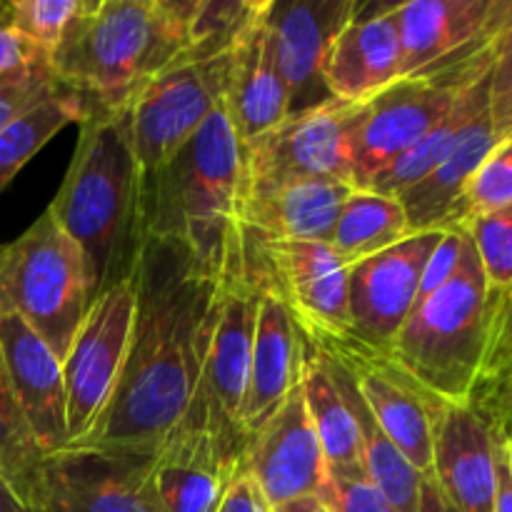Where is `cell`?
<instances>
[{"mask_svg": "<svg viewBox=\"0 0 512 512\" xmlns=\"http://www.w3.org/2000/svg\"><path fill=\"white\" fill-rule=\"evenodd\" d=\"M220 270L170 240H140L123 373L83 443L163 445L183 423L220 308Z\"/></svg>", "mask_w": 512, "mask_h": 512, "instance_id": "1", "label": "cell"}, {"mask_svg": "<svg viewBox=\"0 0 512 512\" xmlns=\"http://www.w3.org/2000/svg\"><path fill=\"white\" fill-rule=\"evenodd\" d=\"M63 185L45 213L78 245L90 303L133 273L140 250V168L123 108L88 103Z\"/></svg>", "mask_w": 512, "mask_h": 512, "instance_id": "2", "label": "cell"}, {"mask_svg": "<svg viewBox=\"0 0 512 512\" xmlns=\"http://www.w3.org/2000/svg\"><path fill=\"white\" fill-rule=\"evenodd\" d=\"M198 0H90L50 55L63 88L118 108L193 48Z\"/></svg>", "mask_w": 512, "mask_h": 512, "instance_id": "3", "label": "cell"}, {"mask_svg": "<svg viewBox=\"0 0 512 512\" xmlns=\"http://www.w3.org/2000/svg\"><path fill=\"white\" fill-rule=\"evenodd\" d=\"M243 150L223 105L140 180V240H170L208 268H223L238 223Z\"/></svg>", "mask_w": 512, "mask_h": 512, "instance_id": "4", "label": "cell"}, {"mask_svg": "<svg viewBox=\"0 0 512 512\" xmlns=\"http://www.w3.org/2000/svg\"><path fill=\"white\" fill-rule=\"evenodd\" d=\"M508 298L512 290L488 288L473 240L463 230L458 270L438 293L415 303L385 358L428 398L465 405L488 348L495 310Z\"/></svg>", "mask_w": 512, "mask_h": 512, "instance_id": "5", "label": "cell"}, {"mask_svg": "<svg viewBox=\"0 0 512 512\" xmlns=\"http://www.w3.org/2000/svg\"><path fill=\"white\" fill-rule=\"evenodd\" d=\"M258 265L248 233L235 223L220 270V308L195 393L175 430L203 435L230 463L243 453V403L258 315Z\"/></svg>", "mask_w": 512, "mask_h": 512, "instance_id": "6", "label": "cell"}, {"mask_svg": "<svg viewBox=\"0 0 512 512\" xmlns=\"http://www.w3.org/2000/svg\"><path fill=\"white\" fill-rule=\"evenodd\" d=\"M90 308L80 250L48 213L0 248V310L13 313L63 363Z\"/></svg>", "mask_w": 512, "mask_h": 512, "instance_id": "7", "label": "cell"}, {"mask_svg": "<svg viewBox=\"0 0 512 512\" xmlns=\"http://www.w3.org/2000/svg\"><path fill=\"white\" fill-rule=\"evenodd\" d=\"M508 50H512V28L483 48L435 65L425 73L395 80L390 88L375 95L365 110L355 145L353 188H368L393 160L425 138L450 113L455 100L488 75Z\"/></svg>", "mask_w": 512, "mask_h": 512, "instance_id": "8", "label": "cell"}, {"mask_svg": "<svg viewBox=\"0 0 512 512\" xmlns=\"http://www.w3.org/2000/svg\"><path fill=\"white\" fill-rule=\"evenodd\" d=\"M233 45L235 40L225 48H190L120 105L140 180L160 168L223 105Z\"/></svg>", "mask_w": 512, "mask_h": 512, "instance_id": "9", "label": "cell"}, {"mask_svg": "<svg viewBox=\"0 0 512 512\" xmlns=\"http://www.w3.org/2000/svg\"><path fill=\"white\" fill-rule=\"evenodd\" d=\"M160 445L75 443L43 455L30 512H163L153 488Z\"/></svg>", "mask_w": 512, "mask_h": 512, "instance_id": "10", "label": "cell"}, {"mask_svg": "<svg viewBox=\"0 0 512 512\" xmlns=\"http://www.w3.org/2000/svg\"><path fill=\"white\" fill-rule=\"evenodd\" d=\"M368 103L328 100L308 113L290 115L243 153L245 188L285 183L353 185L355 145Z\"/></svg>", "mask_w": 512, "mask_h": 512, "instance_id": "11", "label": "cell"}, {"mask_svg": "<svg viewBox=\"0 0 512 512\" xmlns=\"http://www.w3.org/2000/svg\"><path fill=\"white\" fill-rule=\"evenodd\" d=\"M135 313L133 275L93 298L63 360L68 445L83 443L103 415L130 345Z\"/></svg>", "mask_w": 512, "mask_h": 512, "instance_id": "12", "label": "cell"}, {"mask_svg": "<svg viewBox=\"0 0 512 512\" xmlns=\"http://www.w3.org/2000/svg\"><path fill=\"white\" fill-rule=\"evenodd\" d=\"M245 233L265 280L290 308L300 333L310 340L348 338L350 265L320 240H265Z\"/></svg>", "mask_w": 512, "mask_h": 512, "instance_id": "13", "label": "cell"}, {"mask_svg": "<svg viewBox=\"0 0 512 512\" xmlns=\"http://www.w3.org/2000/svg\"><path fill=\"white\" fill-rule=\"evenodd\" d=\"M355 10L358 0H265V35L288 93V118L333 100L325 60Z\"/></svg>", "mask_w": 512, "mask_h": 512, "instance_id": "14", "label": "cell"}, {"mask_svg": "<svg viewBox=\"0 0 512 512\" xmlns=\"http://www.w3.org/2000/svg\"><path fill=\"white\" fill-rule=\"evenodd\" d=\"M443 230L413 233L393 248L353 263L348 270V335L385 355L413 313L420 275Z\"/></svg>", "mask_w": 512, "mask_h": 512, "instance_id": "15", "label": "cell"}, {"mask_svg": "<svg viewBox=\"0 0 512 512\" xmlns=\"http://www.w3.org/2000/svg\"><path fill=\"white\" fill-rule=\"evenodd\" d=\"M305 340L343 360L345 368L353 375L365 408L370 410L385 438L400 450V455L413 465L420 478H430L433 475V413L440 400L428 398L385 355L363 348L350 335L348 338Z\"/></svg>", "mask_w": 512, "mask_h": 512, "instance_id": "16", "label": "cell"}, {"mask_svg": "<svg viewBox=\"0 0 512 512\" xmlns=\"http://www.w3.org/2000/svg\"><path fill=\"white\" fill-rule=\"evenodd\" d=\"M512 140V50L503 55L495 70V88L488 105L468 125L448 155L428 175L398 195L408 218L410 235L438 230L455 200L460 198L475 170L503 145Z\"/></svg>", "mask_w": 512, "mask_h": 512, "instance_id": "17", "label": "cell"}, {"mask_svg": "<svg viewBox=\"0 0 512 512\" xmlns=\"http://www.w3.org/2000/svg\"><path fill=\"white\" fill-rule=\"evenodd\" d=\"M238 468L253 475L273 508L298 498L323 500L328 495V465L305 410L300 383L278 413L248 435Z\"/></svg>", "mask_w": 512, "mask_h": 512, "instance_id": "18", "label": "cell"}, {"mask_svg": "<svg viewBox=\"0 0 512 512\" xmlns=\"http://www.w3.org/2000/svg\"><path fill=\"white\" fill-rule=\"evenodd\" d=\"M512 28L510 0H408L398 3L400 78L478 50Z\"/></svg>", "mask_w": 512, "mask_h": 512, "instance_id": "19", "label": "cell"}, {"mask_svg": "<svg viewBox=\"0 0 512 512\" xmlns=\"http://www.w3.org/2000/svg\"><path fill=\"white\" fill-rule=\"evenodd\" d=\"M255 265H258V260H255ZM258 280V315H255L248 388H245L243 403L245 440L278 413L280 405L298 388L300 370H303V333H300L298 323H295L293 313L283 303V298L265 280L260 265Z\"/></svg>", "mask_w": 512, "mask_h": 512, "instance_id": "20", "label": "cell"}, {"mask_svg": "<svg viewBox=\"0 0 512 512\" xmlns=\"http://www.w3.org/2000/svg\"><path fill=\"white\" fill-rule=\"evenodd\" d=\"M400 80L398 3H358L325 60V85L335 100L370 103Z\"/></svg>", "mask_w": 512, "mask_h": 512, "instance_id": "21", "label": "cell"}, {"mask_svg": "<svg viewBox=\"0 0 512 512\" xmlns=\"http://www.w3.org/2000/svg\"><path fill=\"white\" fill-rule=\"evenodd\" d=\"M0 355L30 435L45 455L68 445L63 363L13 313L0 310Z\"/></svg>", "mask_w": 512, "mask_h": 512, "instance_id": "22", "label": "cell"}, {"mask_svg": "<svg viewBox=\"0 0 512 512\" xmlns=\"http://www.w3.org/2000/svg\"><path fill=\"white\" fill-rule=\"evenodd\" d=\"M430 480L455 512H493V438L468 405L435 408Z\"/></svg>", "mask_w": 512, "mask_h": 512, "instance_id": "23", "label": "cell"}, {"mask_svg": "<svg viewBox=\"0 0 512 512\" xmlns=\"http://www.w3.org/2000/svg\"><path fill=\"white\" fill-rule=\"evenodd\" d=\"M263 15L265 0H260L250 23L235 38L233 65L223 98L225 115L243 153L288 118V93L270 55Z\"/></svg>", "mask_w": 512, "mask_h": 512, "instance_id": "24", "label": "cell"}, {"mask_svg": "<svg viewBox=\"0 0 512 512\" xmlns=\"http://www.w3.org/2000/svg\"><path fill=\"white\" fill-rule=\"evenodd\" d=\"M345 183H285L245 188L238 195V223L265 240H320L328 243L345 198Z\"/></svg>", "mask_w": 512, "mask_h": 512, "instance_id": "25", "label": "cell"}, {"mask_svg": "<svg viewBox=\"0 0 512 512\" xmlns=\"http://www.w3.org/2000/svg\"><path fill=\"white\" fill-rule=\"evenodd\" d=\"M238 470L203 435L173 430L158 448L153 488L163 512H213Z\"/></svg>", "mask_w": 512, "mask_h": 512, "instance_id": "26", "label": "cell"}, {"mask_svg": "<svg viewBox=\"0 0 512 512\" xmlns=\"http://www.w3.org/2000/svg\"><path fill=\"white\" fill-rule=\"evenodd\" d=\"M315 350L323 355V363L328 368L330 380L335 383L340 398L348 405L350 415L355 420L360 440V458H363V473L368 478V483L375 490H380L383 498L398 512H420V488H423L425 478H420L413 470V465L400 455V450L385 438L380 425L375 423L370 410L365 408L363 398H360L358 388H355L353 375L345 368L343 360L335 358L328 350Z\"/></svg>", "mask_w": 512, "mask_h": 512, "instance_id": "27", "label": "cell"}, {"mask_svg": "<svg viewBox=\"0 0 512 512\" xmlns=\"http://www.w3.org/2000/svg\"><path fill=\"white\" fill-rule=\"evenodd\" d=\"M305 410L313 423L315 438L325 455L330 475H365L360 440L348 405L330 380L323 355L303 338V370H300Z\"/></svg>", "mask_w": 512, "mask_h": 512, "instance_id": "28", "label": "cell"}, {"mask_svg": "<svg viewBox=\"0 0 512 512\" xmlns=\"http://www.w3.org/2000/svg\"><path fill=\"white\" fill-rule=\"evenodd\" d=\"M498 63H495V68L490 70L488 75H483L478 83L470 85V88L455 100L450 113L445 115V118L440 120V123L425 135V138H420L413 148L405 150L398 160H393V163H390L388 168H385L383 173H380L365 190H375V193L380 195L398 198L403 190H408L410 185L418 183L423 175H428L430 170H433L435 165H438L440 160L453 150V145L458 143L460 135H463L465 130H468V125L478 118L480 110L488 105L490 95H493V88H495V70H498Z\"/></svg>", "mask_w": 512, "mask_h": 512, "instance_id": "29", "label": "cell"}, {"mask_svg": "<svg viewBox=\"0 0 512 512\" xmlns=\"http://www.w3.org/2000/svg\"><path fill=\"white\" fill-rule=\"evenodd\" d=\"M410 235L408 218L398 198L360 190L345 198L328 245L348 265L393 248Z\"/></svg>", "mask_w": 512, "mask_h": 512, "instance_id": "30", "label": "cell"}, {"mask_svg": "<svg viewBox=\"0 0 512 512\" xmlns=\"http://www.w3.org/2000/svg\"><path fill=\"white\" fill-rule=\"evenodd\" d=\"M85 100L63 88L58 95L40 103L23 118L0 133V193L13 183L15 175L70 123H80Z\"/></svg>", "mask_w": 512, "mask_h": 512, "instance_id": "31", "label": "cell"}, {"mask_svg": "<svg viewBox=\"0 0 512 512\" xmlns=\"http://www.w3.org/2000/svg\"><path fill=\"white\" fill-rule=\"evenodd\" d=\"M508 208H512V140L498 145V150L475 170L460 198L440 220L438 230H460L483 215Z\"/></svg>", "mask_w": 512, "mask_h": 512, "instance_id": "32", "label": "cell"}, {"mask_svg": "<svg viewBox=\"0 0 512 512\" xmlns=\"http://www.w3.org/2000/svg\"><path fill=\"white\" fill-rule=\"evenodd\" d=\"M43 455L20 415L8 373H5L3 355H0V478L13 488V493L23 503Z\"/></svg>", "mask_w": 512, "mask_h": 512, "instance_id": "33", "label": "cell"}, {"mask_svg": "<svg viewBox=\"0 0 512 512\" xmlns=\"http://www.w3.org/2000/svg\"><path fill=\"white\" fill-rule=\"evenodd\" d=\"M88 3L90 0H10V25L43 53L53 55Z\"/></svg>", "mask_w": 512, "mask_h": 512, "instance_id": "34", "label": "cell"}, {"mask_svg": "<svg viewBox=\"0 0 512 512\" xmlns=\"http://www.w3.org/2000/svg\"><path fill=\"white\" fill-rule=\"evenodd\" d=\"M460 230L473 240L488 288L512 290V208L483 215Z\"/></svg>", "mask_w": 512, "mask_h": 512, "instance_id": "35", "label": "cell"}, {"mask_svg": "<svg viewBox=\"0 0 512 512\" xmlns=\"http://www.w3.org/2000/svg\"><path fill=\"white\" fill-rule=\"evenodd\" d=\"M63 85L53 75L50 65L28 70L23 75H15L0 83V133L8 130L15 120L23 118L40 103L58 95Z\"/></svg>", "mask_w": 512, "mask_h": 512, "instance_id": "36", "label": "cell"}, {"mask_svg": "<svg viewBox=\"0 0 512 512\" xmlns=\"http://www.w3.org/2000/svg\"><path fill=\"white\" fill-rule=\"evenodd\" d=\"M325 505L330 512H398L365 475H330Z\"/></svg>", "mask_w": 512, "mask_h": 512, "instance_id": "37", "label": "cell"}, {"mask_svg": "<svg viewBox=\"0 0 512 512\" xmlns=\"http://www.w3.org/2000/svg\"><path fill=\"white\" fill-rule=\"evenodd\" d=\"M460 248H463V230H443V238L438 240L435 250L430 253L428 263H425L423 275H420L418 300L415 303L438 293L453 278L460 263Z\"/></svg>", "mask_w": 512, "mask_h": 512, "instance_id": "38", "label": "cell"}, {"mask_svg": "<svg viewBox=\"0 0 512 512\" xmlns=\"http://www.w3.org/2000/svg\"><path fill=\"white\" fill-rule=\"evenodd\" d=\"M213 512H275V508L253 475L238 468L220 493Z\"/></svg>", "mask_w": 512, "mask_h": 512, "instance_id": "39", "label": "cell"}, {"mask_svg": "<svg viewBox=\"0 0 512 512\" xmlns=\"http://www.w3.org/2000/svg\"><path fill=\"white\" fill-rule=\"evenodd\" d=\"M495 498L493 512H512V440H493Z\"/></svg>", "mask_w": 512, "mask_h": 512, "instance_id": "40", "label": "cell"}, {"mask_svg": "<svg viewBox=\"0 0 512 512\" xmlns=\"http://www.w3.org/2000/svg\"><path fill=\"white\" fill-rule=\"evenodd\" d=\"M420 512H455L445 503L443 495L438 493V488H435L430 478H425L423 488H420Z\"/></svg>", "mask_w": 512, "mask_h": 512, "instance_id": "41", "label": "cell"}, {"mask_svg": "<svg viewBox=\"0 0 512 512\" xmlns=\"http://www.w3.org/2000/svg\"><path fill=\"white\" fill-rule=\"evenodd\" d=\"M275 512H330L325 500L320 498H298L290 500V503H283L275 508Z\"/></svg>", "mask_w": 512, "mask_h": 512, "instance_id": "42", "label": "cell"}, {"mask_svg": "<svg viewBox=\"0 0 512 512\" xmlns=\"http://www.w3.org/2000/svg\"><path fill=\"white\" fill-rule=\"evenodd\" d=\"M0 512H30L28 505L13 493V488L3 478H0Z\"/></svg>", "mask_w": 512, "mask_h": 512, "instance_id": "43", "label": "cell"}]
</instances>
